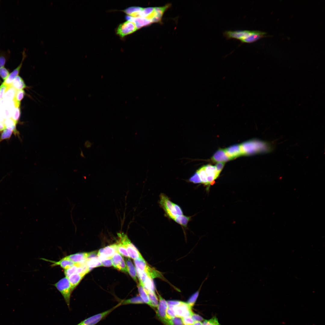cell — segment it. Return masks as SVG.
I'll return each mask as SVG.
<instances>
[{"label": "cell", "instance_id": "obj_1", "mask_svg": "<svg viewBox=\"0 0 325 325\" xmlns=\"http://www.w3.org/2000/svg\"><path fill=\"white\" fill-rule=\"evenodd\" d=\"M265 32L258 31L240 30L226 31L224 36L227 39H239L242 43H251L265 37Z\"/></svg>", "mask_w": 325, "mask_h": 325}, {"label": "cell", "instance_id": "obj_2", "mask_svg": "<svg viewBox=\"0 0 325 325\" xmlns=\"http://www.w3.org/2000/svg\"><path fill=\"white\" fill-rule=\"evenodd\" d=\"M240 145L243 154L245 155L269 152L273 149L271 143L258 140L248 141Z\"/></svg>", "mask_w": 325, "mask_h": 325}, {"label": "cell", "instance_id": "obj_3", "mask_svg": "<svg viewBox=\"0 0 325 325\" xmlns=\"http://www.w3.org/2000/svg\"><path fill=\"white\" fill-rule=\"evenodd\" d=\"M54 286L61 294L67 305L69 306L72 292L68 278L65 277L61 279L55 284Z\"/></svg>", "mask_w": 325, "mask_h": 325}, {"label": "cell", "instance_id": "obj_4", "mask_svg": "<svg viewBox=\"0 0 325 325\" xmlns=\"http://www.w3.org/2000/svg\"><path fill=\"white\" fill-rule=\"evenodd\" d=\"M158 296L159 302L156 310L157 316L165 325H173L172 318L169 317L166 313V310L168 308L167 302L159 294Z\"/></svg>", "mask_w": 325, "mask_h": 325}, {"label": "cell", "instance_id": "obj_5", "mask_svg": "<svg viewBox=\"0 0 325 325\" xmlns=\"http://www.w3.org/2000/svg\"><path fill=\"white\" fill-rule=\"evenodd\" d=\"M159 203L164 210L167 215L174 220L178 216L172 203L169 197L163 193L159 196Z\"/></svg>", "mask_w": 325, "mask_h": 325}, {"label": "cell", "instance_id": "obj_6", "mask_svg": "<svg viewBox=\"0 0 325 325\" xmlns=\"http://www.w3.org/2000/svg\"><path fill=\"white\" fill-rule=\"evenodd\" d=\"M120 305L119 303L109 310L86 318L77 325H95Z\"/></svg>", "mask_w": 325, "mask_h": 325}, {"label": "cell", "instance_id": "obj_7", "mask_svg": "<svg viewBox=\"0 0 325 325\" xmlns=\"http://www.w3.org/2000/svg\"><path fill=\"white\" fill-rule=\"evenodd\" d=\"M138 29L133 22L127 20L120 24L117 28L116 33L121 37H123L131 34Z\"/></svg>", "mask_w": 325, "mask_h": 325}, {"label": "cell", "instance_id": "obj_8", "mask_svg": "<svg viewBox=\"0 0 325 325\" xmlns=\"http://www.w3.org/2000/svg\"><path fill=\"white\" fill-rule=\"evenodd\" d=\"M116 252H118L117 245L114 244L101 249L98 252L97 255L101 261L106 259L112 258Z\"/></svg>", "mask_w": 325, "mask_h": 325}, {"label": "cell", "instance_id": "obj_9", "mask_svg": "<svg viewBox=\"0 0 325 325\" xmlns=\"http://www.w3.org/2000/svg\"><path fill=\"white\" fill-rule=\"evenodd\" d=\"M191 308L187 303L182 302L179 305L174 306L173 310L176 316L184 317L191 316L193 313Z\"/></svg>", "mask_w": 325, "mask_h": 325}, {"label": "cell", "instance_id": "obj_10", "mask_svg": "<svg viewBox=\"0 0 325 325\" xmlns=\"http://www.w3.org/2000/svg\"><path fill=\"white\" fill-rule=\"evenodd\" d=\"M112 265L115 268L121 271L127 272V267L124 260L118 252H116L112 257Z\"/></svg>", "mask_w": 325, "mask_h": 325}, {"label": "cell", "instance_id": "obj_11", "mask_svg": "<svg viewBox=\"0 0 325 325\" xmlns=\"http://www.w3.org/2000/svg\"><path fill=\"white\" fill-rule=\"evenodd\" d=\"M204 167L208 184H212V183L219 176L217 174L216 167L210 165H207L204 166Z\"/></svg>", "mask_w": 325, "mask_h": 325}, {"label": "cell", "instance_id": "obj_12", "mask_svg": "<svg viewBox=\"0 0 325 325\" xmlns=\"http://www.w3.org/2000/svg\"><path fill=\"white\" fill-rule=\"evenodd\" d=\"M224 150L231 159L243 155L240 144L233 145Z\"/></svg>", "mask_w": 325, "mask_h": 325}, {"label": "cell", "instance_id": "obj_13", "mask_svg": "<svg viewBox=\"0 0 325 325\" xmlns=\"http://www.w3.org/2000/svg\"><path fill=\"white\" fill-rule=\"evenodd\" d=\"M91 252H80L67 256L65 257L74 263L81 262L85 261L89 256Z\"/></svg>", "mask_w": 325, "mask_h": 325}, {"label": "cell", "instance_id": "obj_14", "mask_svg": "<svg viewBox=\"0 0 325 325\" xmlns=\"http://www.w3.org/2000/svg\"><path fill=\"white\" fill-rule=\"evenodd\" d=\"M126 18L128 20L134 23L138 29L153 23L150 20L140 17H134L128 16Z\"/></svg>", "mask_w": 325, "mask_h": 325}, {"label": "cell", "instance_id": "obj_15", "mask_svg": "<svg viewBox=\"0 0 325 325\" xmlns=\"http://www.w3.org/2000/svg\"><path fill=\"white\" fill-rule=\"evenodd\" d=\"M129 257L134 260L138 258H143L138 249L131 242H128L125 246Z\"/></svg>", "mask_w": 325, "mask_h": 325}, {"label": "cell", "instance_id": "obj_16", "mask_svg": "<svg viewBox=\"0 0 325 325\" xmlns=\"http://www.w3.org/2000/svg\"><path fill=\"white\" fill-rule=\"evenodd\" d=\"M25 53L23 55L22 61L20 65L15 69L11 73H10L9 76L7 79L4 80L3 83L7 86L11 85V83L14 79L18 76L20 70L22 67L23 62L25 57Z\"/></svg>", "mask_w": 325, "mask_h": 325}, {"label": "cell", "instance_id": "obj_17", "mask_svg": "<svg viewBox=\"0 0 325 325\" xmlns=\"http://www.w3.org/2000/svg\"><path fill=\"white\" fill-rule=\"evenodd\" d=\"M212 160L215 162H224L231 160L227 155L224 150L220 149L217 150L212 157Z\"/></svg>", "mask_w": 325, "mask_h": 325}, {"label": "cell", "instance_id": "obj_18", "mask_svg": "<svg viewBox=\"0 0 325 325\" xmlns=\"http://www.w3.org/2000/svg\"><path fill=\"white\" fill-rule=\"evenodd\" d=\"M85 275L81 274H74L68 278L70 283L72 292L75 289Z\"/></svg>", "mask_w": 325, "mask_h": 325}, {"label": "cell", "instance_id": "obj_19", "mask_svg": "<svg viewBox=\"0 0 325 325\" xmlns=\"http://www.w3.org/2000/svg\"><path fill=\"white\" fill-rule=\"evenodd\" d=\"M47 260L53 263L51 265L52 266L59 265L64 270L69 268L75 264L73 262L67 259L65 257L58 262Z\"/></svg>", "mask_w": 325, "mask_h": 325}, {"label": "cell", "instance_id": "obj_20", "mask_svg": "<svg viewBox=\"0 0 325 325\" xmlns=\"http://www.w3.org/2000/svg\"><path fill=\"white\" fill-rule=\"evenodd\" d=\"M125 261L127 272L134 280L136 282H137L136 270L132 262L129 258H126L125 259Z\"/></svg>", "mask_w": 325, "mask_h": 325}, {"label": "cell", "instance_id": "obj_21", "mask_svg": "<svg viewBox=\"0 0 325 325\" xmlns=\"http://www.w3.org/2000/svg\"><path fill=\"white\" fill-rule=\"evenodd\" d=\"M16 90H21L26 88L27 86L23 79L17 76L13 80L11 85Z\"/></svg>", "mask_w": 325, "mask_h": 325}, {"label": "cell", "instance_id": "obj_22", "mask_svg": "<svg viewBox=\"0 0 325 325\" xmlns=\"http://www.w3.org/2000/svg\"><path fill=\"white\" fill-rule=\"evenodd\" d=\"M85 263L90 270L93 268L102 266L100 261L97 256L87 258L85 260Z\"/></svg>", "mask_w": 325, "mask_h": 325}, {"label": "cell", "instance_id": "obj_23", "mask_svg": "<svg viewBox=\"0 0 325 325\" xmlns=\"http://www.w3.org/2000/svg\"><path fill=\"white\" fill-rule=\"evenodd\" d=\"M16 90L11 86L7 87L3 99L5 101H10L13 100Z\"/></svg>", "mask_w": 325, "mask_h": 325}, {"label": "cell", "instance_id": "obj_24", "mask_svg": "<svg viewBox=\"0 0 325 325\" xmlns=\"http://www.w3.org/2000/svg\"><path fill=\"white\" fill-rule=\"evenodd\" d=\"M142 8L138 7H129L124 10L123 11L128 15L134 17H139V14Z\"/></svg>", "mask_w": 325, "mask_h": 325}, {"label": "cell", "instance_id": "obj_25", "mask_svg": "<svg viewBox=\"0 0 325 325\" xmlns=\"http://www.w3.org/2000/svg\"><path fill=\"white\" fill-rule=\"evenodd\" d=\"M119 303L121 305L129 304H142L144 302L140 296H138L131 299L122 300Z\"/></svg>", "mask_w": 325, "mask_h": 325}, {"label": "cell", "instance_id": "obj_26", "mask_svg": "<svg viewBox=\"0 0 325 325\" xmlns=\"http://www.w3.org/2000/svg\"><path fill=\"white\" fill-rule=\"evenodd\" d=\"M134 262L136 269L144 272L146 271L149 266L143 258L135 259Z\"/></svg>", "mask_w": 325, "mask_h": 325}, {"label": "cell", "instance_id": "obj_27", "mask_svg": "<svg viewBox=\"0 0 325 325\" xmlns=\"http://www.w3.org/2000/svg\"><path fill=\"white\" fill-rule=\"evenodd\" d=\"M138 288L140 296L144 303L150 306V302L148 296L144 289L142 285L139 283L138 285Z\"/></svg>", "mask_w": 325, "mask_h": 325}, {"label": "cell", "instance_id": "obj_28", "mask_svg": "<svg viewBox=\"0 0 325 325\" xmlns=\"http://www.w3.org/2000/svg\"><path fill=\"white\" fill-rule=\"evenodd\" d=\"M25 94L23 90H16L13 100L15 107H20V102L24 98Z\"/></svg>", "mask_w": 325, "mask_h": 325}, {"label": "cell", "instance_id": "obj_29", "mask_svg": "<svg viewBox=\"0 0 325 325\" xmlns=\"http://www.w3.org/2000/svg\"><path fill=\"white\" fill-rule=\"evenodd\" d=\"M4 124L6 128L12 131L15 134L18 133L16 128L17 124L11 118L5 119Z\"/></svg>", "mask_w": 325, "mask_h": 325}, {"label": "cell", "instance_id": "obj_30", "mask_svg": "<svg viewBox=\"0 0 325 325\" xmlns=\"http://www.w3.org/2000/svg\"><path fill=\"white\" fill-rule=\"evenodd\" d=\"M145 291L148 296L150 300V306L152 307H157L158 305V299L154 292L148 290H145Z\"/></svg>", "mask_w": 325, "mask_h": 325}, {"label": "cell", "instance_id": "obj_31", "mask_svg": "<svg viewBox=\"0 0 325 325\" xmlns=\"http://www.w3.org/2000/svg\"><path fill=\"white\" fill-rule=\"evenodd\" d=\"M191 219V217L184 215L178 216L174 220L175 222L181 225L186 227Z\"/></svg>", "mask_w": 325, "mask_h": 325}, {"label": "cell", "instance_id": "obj_32", "mask_svg": "<svg viewBox=\"0 0 325 325\" xmlns=\"http://www.w3.org/2000/svg\"><path fill=\"white\" fill-rule=\"evenodd\" d=\"M142 285L145 290L154 291L155 287L153 281L152 279L148 276Z\"/></svg>", "mask_w": 325, "mask_h": 325}, {"label": "cell", "instance_id": "obj_33", "mask_svg": "<svg viewBox=\"0 0 325 325\" xmlns=\"http://www.w3.org/2000/svg\"><path fill=\"white\" fill-rule=\"evenodd\" d=\"M145 272L149 277L152 279L157 277H162V275L159 271L150 267L149 265Z\"/></svg>", "mask_w": 325, "mask_h": 325}, {"label": "cell", "instance_id": "obj_34", "mask_svg": "<svg viewBox=\"0 0 325 325\" xmlns=\"http://www.w3.org/2000/svg\"><path fill=\"white\" fill-rule=\"evenodd\" d=\"M79 266V263H75L71 267L65 270L64 273L66 277L68 278L71 275L76 274H78Z\"/></svg>", "mask_w": 325, "mask_h": 325}, {"label": "cell", "instance_id": "obj_35", "mask_svg": "<svg viewBox=\"0 0 325 325\" xmlns=\"http://www.w3.org/2000/svg\"><path fill=\"white\" fill-rule=\"evenodd\" d=\"M197 172L198 173L199 175L201 181V183H203L205 185H208L207 179V176L205 171L204 166L201 167L198 169Z\"/></svg>", "mask_w": 325, "mask_h": 325}, {"label": "cell", "instance_id": "obj_36", "mask_svg": "<svg viewBox=\"0 0 325 325\" xmlns=\"http://www.w3.org/2000/svg\"><path fill=\"white\" fill-rule=\"evenodd\" d=\"M20 114V107H15L12 110L11 118L17 124L19 120Z\"/></svg>", "mask_w": 325, "mask_h": 325}, {"label": "cell", "instance_id": "obj_37", "mask_svg": "<svg viewBox=\"0 0 325 325\" xmlns=\"http://www.w3.org/2000/svg\"><path fill=\"white\" fill-rule=\"evenodd\" d=\"M13 132L5 128L2 132L0 135V143L4 140L9 139L11 136Z\"/></svg>", "mask_w": 325, "mask_h": 325}, {"label": "cell", "instance_id": "obj_38", "mask_svg": "<svg viewBox=\"0 0 325 325\" xmlns=\"http://www.w3.org/2000/svg\"><path fill=\"white\" fill-rule=\"evenodd\" d=\"M202 325H221L219 323L218 318L216 316H214L209 320H204Z\"/></svg>", "mask_w": 325, "mask_h": 325}, {"label": "cell", "instance_id": "obj_39", "mask_svg": "<svg viewBox=\"0 0 325 325\" xmlns=\"http://www.w3.org/2000/svg\"><path fill=\"white\" fill-rule=\"evenodd\" d=\"M117 251L122 256L128 258L129 256L125 246L118 242L117 244Z\"/></svg>", "mask_w": 325, "mask_h": 325}, {"label": "cell", "instance_id": "obj_40", "mask_svg": "<svg viewBox=\"0 0 325 325\" xmlns=\"http://www.w3.org/2000/svg\"><path fill=\"white\" fill-rule=\"evenodd\" d=\"M200 288L201 287L198 291L192 295L188 300L187 303L191 308H192L194 305L197 299Z\"/></svg>", "mask_w": 325, "mask_h": 325}, {"label": "cell", "instance_id": "obj_41", "mask_svg": "<svg viewBox=\"0 0 325 325\" xmlns=\"http://www.w3.org/2000/svg\"><path fill=\"white\" fill-rule=\"evenodd\" d=\"M189 181L195 184L201 183V181L198 173L196 172L189 179Z\"/></svg>", "mask_w": 325, "mask_h": 325}, {"label": "cell", "instance_id": "obj_42", "mask_svg": "<svg viewBox=\"0 0 325 325\" xmlns=\"http://www.w3.org/2000/svg\"><path fill=\"white\" fill-rule=\"evenodd\" d=\"M9 71L5 68L3 67L0 68V76L5 80L9 75Z\"/></svg>", "mask_w": 325, "mask_h": 325}, {"label": "cell", "instance_id": "obj_43", "mask_svg": "<svg viewBox=\"0 0 325 325\" xmlns=\"http://www.w3.org/2000/svg\"><path fill=\"white\" fill-rule=\"evenodd\" d=\"M184 325H193L194 322L191 316L182 317Z\"/></svg>", "mask_w": 325, "mask_h": 325}, {"label": "cell", "instance_id": "obj_44", "mask_svg": "<svg viewBox=\"0 0 325 325\" xmlns=\"http://www.w3.org/2000/svg\"><path fill=\"white\" fill-rule=\"evenodd\" d=\"M173 325H184L182 317L175 316L171 318Z\"/></svg>", "mask_w": 325, "mask_h": 325}, {"label": "cell", "instance_id": "obj_45", "mask_svg": "<svg viewBox=\"0 0 325 325\" xmlns=\"http://www.w3.org/2000/svg\"><path fill=\"white\" fill-rule=\"evenodd\" d=\"M7 87L3 83L0 86V100L3 99Z\"/></svg>", "mask_w": 325, "mask_h": 325}, {"label": "cell", "instance_id": "obj_46", "mask_svg": "<svg viewBox=\"0 0 325 325\" xmlns=\"http://www.w3.org/2000/svg\"><path fill=\"white\" fill-rule=\"evenodd\" d=\"M224 163H225L224 162H218L216 164L215 166L216 167L217 174L218 175H219L220 172L223 168L224 165Z\"/></svg>", "mask_w": 325, "mask_h": 325}, {"label": "cell", "instance_id": "obj_47", "mask_svg": "<svg viewBox=\"0 0 325 325\" xmlns=\"http://www.w3.org/2000/svg\"><path fill=\"white\" fill-rule=\"evenodd\" d=\"M194 322L200 321H203L204 319L200 315L194 314L193 313L190 316Z\"/></svg>", "mask_w": 325, "mask_h": 325}, {"label": "cell", "instance_id": "obj_48", "mask_svg": "<svg viewBox=\"0 0 325 325\" xmlns=\"http://www.w3.org/2000/svg\"><path fill=\"white\" fill-rule=\"evenodd\" d=\"M102 266L105 267H110L112 265V262L111 258L104 260L101 261Z\"/></svg>", "mask_w": 325, "mask_h": 325}, {"label": "cell", "instance_id": "obj_49", "mask_svg": "<svg viewBox=\"0 0 325 325\" xmlns=\"http://www.w3.org/2000/svg\"><path fill=\"white\" fill-rule=\"evenodd\" d=\"M174 208L178 216L183 215V211L180 207L178 205L173 203Z\"/></svg>", "mask_w": 325, "mask_h": 325}, {"label": "cell", "instance_id": "obj_50", "mask_svg": "<svg viewBox=\"0 0 325 325\" xmlns=\"http://www.w3.org/2000/svg\"><path fill=\"white\" fill-rule=\"evenodd\" d=\"M168 316L171 318L176 316V314L173 309H171L168 308L166 311Z\"/></svg>", "mask_w": 325, "mask_h": 325}, {"label": "cell", "instance_id": "obj_51", "mask_svg": "<svg viewBox=\"0 0 325 325\" xmlns=\"http://www.w3.org/2000/svg\"><path fill=\"white\" fill-rule=\"evenodd\" d=\"M167 302L168 305L178 306L181 304L182 302L175 300H169Z\"/></svg>", "mask_w": 325, "mask_h": 325}, {"label": "cell", "instance_id": "obj_52", "mask_svg": "<svg viewBox=\"0 0 325 325\" xmlns=\"http://www.w3.org/2000/svg\"><path fill=\"white\" fill-rule=\"evenodd\" d=\"M6 62L5 57L3 56H0V68L4 67Z\"/></svg>", "mask_w": 325, "mask_h": 325}, {"label": "cell", "instance_id": "obj_53", "mask_svg": "<svg viewBox=\"0 0 325 325\" xmlns=\"http://www.w3.org/2000/svg\"><path fill=\"white\" fill-rule=\"evenodd\" d=\"M5 128L4 122L0 120V132L3 131Z\"/></svg>", "mask_w": 325, "mask_h": 325}, {"label": "cell", "instance_id": "obj_54", "mask_svg": "<svg viewBox=\"0 0 325 325\" xmlns=\"http://www.w3.org/2000/svg\"><path fill=\"white\" fill-rule=\"evenodd\" d=\"M193 325H202V323L200 321L194 322Z\"/></svg>", "mask_w": 325, "mask_h": 325}]
</instances>
